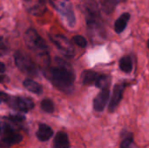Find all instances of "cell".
Here are the masks:
<instances>
[{
    "mask_svg": "<svg viewBox=\"0 0 149 148\" xmlns=\"http://www.w3.org/2000/svg\"><path fill=\"white\" fill-rule=\"evenodd\" d=\"M23 85L24 86V88H26L29 92L37 94V95H40L43 92V87L41 85H39L38 82H36L35 80L31 79H24V81L23 82Z\"/></svg>",
    "mask_w": 149,
    "mask_h": 148,
    "instance_id": "4fadbf2b",
    "label": "cell"
},
{
    "mask_svg": "<svg viewBox=\"0 0 149 148\" xmlns=\"http://www.w3.org/2000/svg\"><path fill=\"white\" fill-rule=\"evenodd\" d=\"M148 49H149V39H148Z\"/></svg>",
    "mask_w": 149,
    "mask_h": 148,
    "instance_id": "603a6c76",
    "label": "cell"
},
{
    "mask_svg": "<svg viewBox=\"0 0 149 148\" xmlns=\"http://www.w3.org/2000/svg\"><path fill=\"white\" fill-rule=\"evenodd\" d=\"M109 96H110V91L109 89H103L101 92L95 97L93 100V108L96 112H102L108 100H109Z\"/></svg>",
    "mask_w": 149,
    "mask_h": 148,
    "instance_id": "9c48e42d",
    "label": "cell"
},
{
    "mask_svg": "<svg viewBox=\"0 0 149 148\" xmlns=\"http://www.w3.org/2000/svg\"><path fill=\"white\" fill-rule=\"evenodd\" d=\"M72 41L80 48H86L87 45V40L81 35H75L72 38Z\"/></svg>",
    "mask_w": 149,
    "mask_h": 148,
    "instance_id": "ffe728a7",
    "label": "cell"
},
{
    "mask_svg": "<svg viewBox=\"0 0 149 148\" xmlns=\"http://www.w3.org/2000/svg\"><path fill=\"white\" fill-rule=\"evenodd\" d=\"M125 89H126L125 84H117L114 85V87L113 89L112 98L110 99L109 106H108V110L110 113H113L117 109L118 106L120 105V103L122 99Z\"/></svg>",
    "mask_w": 149,
    "mask_h": 148,
    "instance_id": "ba28073f",
    "label": "cell"
},
{
    "mask_svg": "<svg viewBox=\"0 0 149 148\" xmlns=\"http://www.w3.org/2000/svg\"><path fill=\"white\" fill-rule=\"evenodd\" d=\"M14 60L17 67L24 74L35 76L38 74V68L33 60L26 53L17 51L14 55Z\"/></svg>",
    "mask_w": 149,
    "mask_h": 148,
    "instance_id": "277c9868",
    "label": "cell"
},
{
    "mask_svg": "<svg viewBox=\"0 0 149 148\" xmlns=\"http://www.w3.org/2000/svg\"><path fill=\"white\" fill-rule=\"evenodd\" d=\"M125 0H104L103 1V10L107 14L112 13L115 7Z\"/></svg>",
    "mask_w": 149,
    "mask_h": 148,
    "instance_id": "e0dca14e",
    "label": "cell"
},
{
    "mask_svg": "<svg viewBox=\"0 0 149 148\" xmlns=\"http://www.w3.org/2000/svg\"><path fill=\"white\" fill-rule=\"evenodd\" d=\"M6 119H8L12 123H17H17H22L25 120V118L24 116L20 115V114H11V115H10Z\"/></svg>",
    "mask_w": 149,
    "mask_h": 148,
    "instance_id": "44dd1931",
    "label": "cell"
},
{
    "mask_svg": "<svg viewBox=\"0 0 149 148\" xmlns=\"http://www.w3.org/2000/svg\"><path fill=\"white\" fill-rule=\"evenodd\" d=\"M53 135V131L51 128V126L40 123L38 126V129L36 133V136L37 138L40 140V141H47L49 140Z\"/></svg>",
    "mask_w": 149,
    "mask_h": 148,
    "instance_id": "30bf717a",
    "label": "cell"
},
{
    "mask_svg": "<svg viewBox=\"0 0 149 148\" xmlns=\"http://www.w3.org/2000/svg\"><path fill=\"white\" fill-rule=\"evenodd\" d=\"M0 71H1V73H3L5 71V65L3 63H0Z\"/></svg>",
    "mask_w": 149,
    "mask_h": 148,
    "instance_id": "7402d4cb",
    "label": "cell"
},
{
    "mask_svg": "<svg viewBox=\"0 0 149 148\" xmlns=\"http://www.w3.org/2000/svg\"><path fill=\"white\" fill-rule=\"evenodd\" d=\"M1 100L5 102L11 108L21 113H28L34 107V102L30 98L25 97H10L4 92H1Z\"/></svg>",
    "mask_w": 149,
    "mask_h": 148,
    "instance_id": "3957f363",
    "label": "cell"
},
{
    "mask_svg": "<svg viewBox=\"0 0 149 148\" xmlns=\"http://www.w3.org/2000/svg\"><path fill=\"white\" fill-rule=\"evenodd\" d=\"M100 74H98L96 72L92 70H86L81 74L82 82L86 85H90L93 84H95V81Z\"/></svg>",
    "mask_w": 149,
    "mask_h": 148,
    "instance_id": "5bb4252c",
    "label": "cell"
},
{
    "mask_svg": "<svg viewBox=\"0 0 149 148\" xmlns=\"http://www.w3.org/2000/svg\"><path fill=\"white\" fill-rule=\"evenodd\" d=\"M57 65L48 72V79L52 85L62 92H71L73 87L75 75L69 65L60 58H57Z\"/></svg>",
    "mask_w": 149,
    "mask_h": 148,
    "instance_id": "6da1fadb",
    "label": "cell"
},
{
    "mask_svg": "<svg viewBox=\"0 0 149 148\" xmlns=\"http://www.w3.org/2000/svg\"><path fill=\"white\" fill-rule=\"evenodd\" d=\"M55 9L65 18L70 27H73L76 24V17L71 3L68 0H55Z\"/></svg>",
    "mask_w": 149,
    "mask_h": 148,
    "instance_id": "8992f818",
    "label": "cell"
},
{
    "mask_svg": "<svg viewBox=\"0 0 149 148\" xmlns=\"http://www.w3.org/2000/svg\"><path fill=\"white\" fill-rule=\"evenodd\" d=\"M110 84H111V77L109 75L102 74V75H99L94 85L96 87L103 90V89H107L110 86Z\"/></svg>",
    "mask_w": 149,
    "mask_h": 148,
    "instance_id": "2e32d148",
    "label": "cell"
},
{
    "mask_svg": "<svg viewBox=\"0 0 149 148\" xmlns=\"http://www.w3.org/2000/svg\"><path fill=\"white\" fill-rule=\"evenodd\" d=\"M133 142H134V134L132 133L125 132V135L123 136L120 142V148H130Z\"/></svg>",
    "mask_w": 149,
    "mask_h": 148,
    "instance_id": "ac0fdd59",
    "label": "cell"
},
{
    "mask_svg": "<svg viewBox=\"0 0 149 148\" xmlns=\"http://www.w3.org/2000/svg\"><path fill=\"white\" fill-rule=\"evenodd\" d=\"M23 140L22 135L18 133L10 124L2 123L1 125V147H10L17 145Z\"/></svg>",
    "mask_w": 149,
    "mask_h": 148,
    "instance_id": "5b68a950",
    "label": "cell"
},
{
    "mask_svg": "<svg viewBox=\"0 0 149 148\" xmlns=\"http://www.w3.org/2000/svg\"><path fill=\"white\" fill-rule=\"evenodd\" d=\"M24 42L26 46L36 55L45 59L49 58V47L45 41L39 36L34 29H28L24 33Z\"/></svg>",
    "mask_w": 149,
    "mask_h": 148,
    "instance_id": "7a4b0ae2",
    "label": "cell"
},
{
    "mask_svg": "<svg viewBox=\"0 0 149 148\" xmlns=\"http://www.w3.org/2000/svg\"><path fill=\"white\" fill-rule=\"evenodd\" d=\"M120 69L126 72L130 73L133 70V60L130 56H124L120 59Z\"/></svg>",
    "mask_w": 149,
    "mask_h": 148,
    "instance_id": "9a60e30c",
    "label": "cell"
},
{
    "mask_svg": "<svg viewBox=\"0 0 149 148\" xmlns=\"http://www.w3.org/2000/svg\"><path fill=\"white\" fill-rule=\"evenodd\" d=\"M50 38L65 56L72 57L74 55V48L67 38L63 35H50Z\"/></svg>",
    "mask_w": 149,
    "mask_h": 148,
    "instance_id": "52a82bcc",
    "label": "cell"
},
{
    "mask_svg": "<svg viewBox=\"0 0 149 148\" xmlns=\"http://www.w3.org/2000/svg\"><path fill=\"white\" fill-rule=\"evenodd\" d=\"M130 17H131V15L128 12H125L121 14V16L114 23V31L116 33L120 34L125 31L128 24V21L130 20Z\"/></svg>",
    "mask_w": 149,
    "mask_h": 148,
    "instance_id": "8fae6325",
    "label": "cell"
},
{
    "mask_svg": "<svg viewBox=\"0 0 149 148\" xmlns=\"http://www.w3.org/2000/svg\"><path fill=\"white\" fill-rule=\"evenodd\" d=\"M41 109L47 113H52L54 112V104L50 99H45L41 101Z\"/></svg>",
    "mask_w": 149,
    "mask_h": 148,
    "instance_id": "d6986e66",
    "label": "cell"
},
{
    "mask_svg": "<svg viewBox=\"0 0 149 148\" xmlns=\"http://www.w3.org/2000/svg\"><path fill=\"white\" fill-rule=\"evenodd\" d=\"M54 148H69L70 142L67 137V134L64 132H58L53 140Z\"/></svg>",
    "mask_w": 149,
    "mask_h": 148,
    "instance_id": "7c38bea8",
    "label": "cell"
}]
</instances>
